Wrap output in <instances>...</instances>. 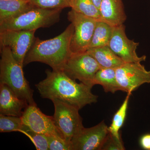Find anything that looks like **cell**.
<instances>
[{"label": "cell", "mask_w": 150, "mask_h": 150, "mask_svg": "<svg viewBox=\"0 0 150 150\" xmlns=\"http://www.w3.org/2000/svg\"><path fill=\"white\" fill-rule=\"evenodd\" d=\"M100 11L103 21L112 26L123 24L127 18L122 0H102Z\"/></svg>", "instance_id": "cell-14"}, {"label": "cell", "mask_w": 150, "mask_h": 150, "mask_svg": "<svg viewBox=\"0 0 150 150\" xmlns=\"http://www.w3.org/2000/svg\"><path fill=\"white\" fill-rule=\"evenodd\" d=\"M28 105L26 101L19 98L9 87L0 84V114L21 117Z\"/></svg>", "instance_id": "cell-13"}, {"label": "cell", "mask_w": 150, "mask_h": 150, "mask_svg": "<svg viewBox=\"0 0 150 150\" xmlns=\"http://www.w3.org/2000/svg\"><path fill=\"white\" fill-rule=\"evenodd\" d=\"M141 63H125L116 69V79L121 91L131 95L144 84H150V71Z\"/></svg>", "instance_id": "cell-9"}, {"label": "cell", "mask_w": 150, "mask_h": 150, "mask_svg": "<svg viewBox=\"0 0 150 150\" xmlns=\"http://www.w3.org/2000/svg\"><path fill=\"white\" fill-rule=\"evenodd\" d=\"M101 68L96 60L85 52L72 54L63 71L73 79L93 88L95 76Z\"/></svg>", "instance_id": "cell-6"}, {"label": "cell", "mask_w": 150, "mask_h": 150, "mask_svg": "<svg viewBox=\"0 0 150 150\" xmlns=\"http://www.w3.org/2000/svg\"><path fill=\"white\" fill-rule=\"evenodd\" d=\"M109 133L103 121L89 128H82L71 141L73 150H101Z\"/></svg>", "instance_id": "cell-11"}, {"label": "cell", "mask_w": 150, "mask_h": 150, "mask_svg": "<svg viewBox=\"0 0 150 150\" xmlns=\"http://www.w3.org/2000/svg\"><path fill=\"white\" fill-rule=\"evenodd\" d=\"M49 150H73L71 144L62 137L48 136Z\"/></svg>", "instance_id": "cell-24"}, {"label": "cell", "mask_w": 150, "mask_h": 150, "mask_svg": "<svg viewBox=\"0 0 150 150\" xmlns=\"http://www.w3.org/2000/svg\"><path fill=\"white\" fill-rule=\"evenodd\" d=\"M51 101L55 109L53 117L55 125L64 139L71 143L74 136L83 127L82 118L79 113V109L59 99Z\"/></svg>", "instance_id": "cell-5"}, {"label": "cell", "mask_w": 150, "mask_h": 150, "mask_svg": "<svg viewBox=\"0 0 150 150\" xmlns=\"http://www.w3.org/2000/svg\"><path fill=\"white\" fill-rule=\"evenodd\" d=\"M131 95L130 94H127L121 106L113 116L111 124L108 127L109 133L117 138H121L119 132L126 119L129 98Z\"/></svg>", "instance_id": "cell-20"}, {"label": "cell", "mask_w": 150, "mask_h": 150, "mask_svg": "<svg viewBox=\"0 0 150 150\" xmlns=\"http://www.w3.org/2000/svg\"><path fill=\"white\" fill-rule=\"evenodd\" d=\"M86 52L96 60L101 68L117 69L125 63L108 46L89 48Z\"/></svg>", "instance_id": "cell-15"}, {"label": "cell", "mask_w": 150, "mask_h": 150, "mask_svg": "<svg viewBox=\"0 0 150 150\" xmlns=\"http://www.w3.org/2000/svg\"><path fill=\"white\" fill-rule=\"evenodd\" d=\"M62 9H46L33 7L15 17L0 23V31L5 30H35L58 23Z\"/></svg>", "instance_id": "cell-4"}, {"label": "cell", "mask_w": 150, "mask_h": 150, "mask_svg": "<svg viewBox=\"0 0 150 150\" xmlns=\"http://www.w3.org/2000/svg\"><path fill=\"white\" fill-rule=\"evenodd\" d=\"M139 43L130 40L126 33L123 24L113 27L112 35L108 46L117 56L125 63L144 62L146 56L139 57L137 53Z\"/></svg>", "instance_id": "cell-10"}, {"label": "cell", "mask_w": 150, "mask_h": 150, "mask_svg": "<svg viewBox=\"0 0 150 150\" xmlns=\"http://www.w3.org/2000/svg\"><path fill=\"white\" fill-rule=\"evenodd\" d=\"M19 132L26 135L35 145L38 150H49L48 136L36 133L23 124Z\"/></svg>", "instance_id": "cell-22"}, {"label": "cell", "mask_w": 150, "mask_h": 150, "mask_svg": "<svg viewBox=\"0 0 150 150\" xmlns=\"http://www.w3.org/2000/svg\"><path fill=\"white\" fill-rule=\"evenodd\" d=\"M33 7L46 9H62L70 7L71 0H29Z\"/></svg>", "instance_id": "cell-23"}, {"label": "cell", "mask_w": 150, "mask_h": 150, "mask_svg": "<svg viewBox=\"0 0 150 150\" xmlns=\"http://www.w3.org/2000/svg\"><path fill=\"white\" fill-rule=\"evenodd\" d=\"M74 27L73 23L60 35L51 39L35 40L25 56L24 65L34 62H41L50 66L53 70L63 71L73 53L71 43Z\"/></svg>", "instance_id": "cell-2"}, {"label": "cell", "mask_w": 150, "mask_h": 150, "mask_svg": "<svg viewBox=\"0 0 150 150\" xmlns=\"http://www.w3.org/2000/svg\"><path fill=\"white\" fill-rule=\"evenodd\" d=\"M68 19L74 27L71 43L72 53L78 54L86 52L91 42L98 20L72 9L68 13Z\"/></svg>", "instance_id": "cell-7"}, {"label": "cell", "mask_w": 150, "mask_h": 150, "mask_svg": "<svg viewBox=\"0 0 150 150\" xmlns=\"http://www.w3.org/2000/svg\"><path fill=\"white\" fill-rule=\"evenodd\" d=\"M35 30H5L0 31V46L9 48L14 58L22 67L35 40Z\"/></svg>", "instance_id": "cell-8"}, {"label": "cell", "mask_w": 150, "mask_h": 150, "mask_svg": "<svg viewBox=\"0 0 150 150\" xmlns=\"http://www.w3.org/2000/svg\"><path fill=\"white\" fill-rule=\"evenodd\" d=\"M140 144L144 149L150 150V134L143 136L140 139Z\"/></svg>", "instance_id": "cell-26"}, {"label": "cell", "mask_w": 150, "mask_h": 150, "mask_svg": "<svg viewBox=\"0 0 150 150\" xmlns=\"http://www.w3.org/2000/svg\"><path fill=\"white\" fill-rule=\"evenodd\" d=\"M0 84L6 85L19 98L29 105H37L33 98V90L23 74V68L14 58L10 49L1 47Z\"/></svg>", "instance_id": "cell-3"}, {"label": "cell", "mask_w": 150, "mask_h": 150, "mask_svg": "<svg viewBox=\"0 0 150 150\" xmlns=\"http://www.w3.org/2000/svg\"><path fill=\"white\" fill-rule=\"evenodd\" d=\"M21 117L0 114V132H19L23 126Z\"/></svg>", "instance_id": "cell-21"}, {"label": "cell", "mask_w": 150, "mask_h": 150, "mask_svg": "<svg viewBox=\"0 0 150 150\" xmlns=\"http://www.w3.org/2000/svg\"><path fill=\"white\" fill-rule=\"evenodd\" d=\"M21 118L23 124L34 132L47 136H58L64 139L55 125L53 116L44 114L37 105H28Z\"/></svg>", "instance_id": "cell-12"}, {"label": "cell", "mask_w": 150, "mask_h": 150, "mask_svg": "<svg viewBox=\"0 0 150 150\" xmlns=\"http://www.w3.org/2000/svg\"><path fill=\"white\" fill-rule=\"evenodd\" d=\"M113 27L103 21H97L88 49L108 46Z\"/></svg>", "instance_id": "cell-18"}, {"label": "cell", "mask_w": 150, "mask_h": 150, "mask_svg": "<svg viewBox=\"0 0 150 150\" xmlns=\"http://www.w3.org/2000/svg\"><path fill=\"white\" fill-rule=\"evenodd\" d=\"M125 149L121 138H117L110 133L108 135L101 150H124Z\"/></svg>", "instance_id": "cell-25"}, {"label": "cell", "mask_w": 150, "mask_h": 150, "mask_svg": "<svg viewBox=\"0 0 150 150\" xmlns=\"http://www.w3.org/2000/svg\"><path fill=\"white\" fill-rule=\"evenodd\" d=\"M46 73V79L35 85L43 98L59 99L79 110L97 102L98 96L92 93V88L78 83L63 71L47 70Z\"/></svg>", "instance_id": "cell-1"}, {"label": "cell", "mask_w": 150, "mask_h": 150, "mask_svg": "<svg viewBox=\"0 0 150 150\" xmlns=\"http://www.w3.org/2000/svg\"><path fill=\"white\" fill-rule=\"evenodd\" d=\"M33 7L29 0H0V23L18 16Z\"/></svg>", "instance_id": "cell-16"}, {"label": "cell", "mask_w": 150, "mask_h": 150, "mask_svg": "<svg viewBox=\"0 0 150 150\" xmlns=\"http://www.w3.org/2000/svg\"><path fill=\"white\" fill-rule=\"evenodd\" d=\"M70 7L73 10L86 16L102 21L100 11L91 0H71Z\"/></svg>", "instance_id": "cell-19"}, {"label": "cell", "mask_w": 150, "mask_h": 150, "mask_svg": "<svg viewBox=\"0 0 150 150\" xmlns=\"http://www.w3.org/2000/svg\"><path fill=\"white\" fill-rule=\"evenodd\" d=\"M93 83L102 86L106 93H115L121 91L116 77V69L101 68L96 73Z\"/></svg>", "instance_id": "cell-17"}, {"label": "cell", "mask_w": 150, "mask_h": 150, "mask_svg": "<svg viewBox=\"0 0 150 150\" xmlns=\"http://www.w3.org/2000/svg\"><path fill=\"white\" fill-rule=\"evenodd\" d=\"M91 1H92L95 6L98 9L100 10L102 0H91Z\"/></svg>", "instance_id": "cell-27"}]
</instances>
